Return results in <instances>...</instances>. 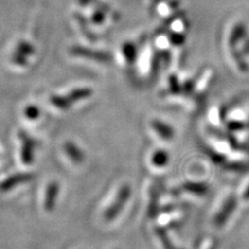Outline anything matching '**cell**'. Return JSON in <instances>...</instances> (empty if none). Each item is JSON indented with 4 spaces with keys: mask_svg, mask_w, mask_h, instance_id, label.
I'll use <instances>...</instances> for the list:
<instances>
[{
    "mask_svg": "<svg viewBox=\"0 0 249 249\" xmlns=\"http://www.w3.org/2000/svg\"><path fill=\"white\" fill-rule=\"evenodd\" d=\"M165 161L166 159L164 158V156L161 155V153H156L153 156V163L156 165H162Z\"/></svg>",
    "mask_w": 249,
    "mask_h": 249,
    "instance_id": "cell-5",
    "label": "cell"
},
{
    "mask_svg": "<svg viewBox=\"0 0 249 249\" xmlns=\"http://www.w3.org/2000/svg\"><path fill=\"white\" fill-rule=\"evenodd\" d=\"M27 176H16V177H12L10 178H7L3 183L1 188L2 189H7V188H12L13 186H15L16 184H18V182H23L24 180H26Z\"/></svg>",
    "mask_w": 249,
    "mask_h": 249,
    "instance_id": "cell-4",
    "label": "cell"
},
{
    "mask_svg": "<svg viewBox=\"0 0 249 249\" xmlns=\"http://www.w3.org/2000/svg\"><path fill=\"white\" fill-rule=\"evenodd\" d=\"M59 191V186L56 183H51L48 185L45 192V199H44V208L47 211H51L55 204L56 196Z\"/></svg>",
    "mask_w": 249,
    "mask_h": 249,
    "instance_id": "cell-2",
    "label": "cell"
},
{
    "mask_svg": "<svg viewBox=\"0 0 249 249\" xmlns=\"http://www.w3.org/2000/svg\"><path fill=\"white\" fill-rule=\"evenodd\" d=\"M130 196V187L124 185L122 186L118 196L115 197V200L112 202L111 206L107 209V211L105 213V218L107 220H111L115 217V215H118V213L122 210V207L124 204H126V201L128 200Z\"/></svg>",
    "mask_w": 249,
    "mask_h": 249,
    "instance_id": "cell-1",
    "label": "cell"
},
{
    "mask_svg": "<svg viewBox=\"0 0 249 249\" xmlns=\"http://www.w3.org/2000/svg\"><path fill=\"white\" fill-rule=\"evenodd\" d=\"M66 152L68 153L70 159L73 160L74 162L79 163V162H81V161L83 160V158H82V153H81L79 150H78L76 146H74V145H71V144L67 145V146H66Z\"/></svg>",
    "mask_w": 249,
    "mask_h": 249,
    "instance_id": "cell-3",
    "label": "cell"
}]
</instances>
